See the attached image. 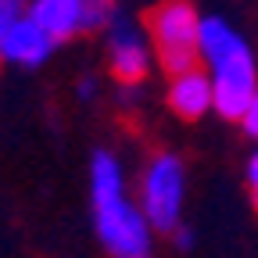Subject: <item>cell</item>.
<instances>
[{
  "label": "cell",
  "instance_id": "cell-1",
  "mask_svg": "<svg viewBox=\"0 0 258 258\" xmlns=\"http://www.w3.org/2000/svg\"><path fill=\"white\" fill-rule=\"evenodd\" d=\"M90 194H93V219L104 251L115 258H147L154 247V226L140 205L125 198V179L118 158L108 151L93 154L90 165Z\"/></svg>",
  "mask_w": 258,
  "mask_h": 258
},
{
  "label": "cell",
  "instance_id": "cell-2",
  "mask_svg": "<svg viewBox=\"0 0 258 258\" xmlns=\"http://www.w3.org/2000/svg\"><path fill=\"white\" fill-rule=\"evenodd\" d=\"M154 54L169 72H183L201 61V15L190 0H161L147 15Z\"/></svg>",
  "mask_w": 258,
  "mask_h": 258
},
{
  "label": "cell",
  "instance_id": "cell-3",
  "mask_svg": "<svg viewBox=\"0 0 258 258\" xmlns=\"http://www.w3.org/2000/svg\"><path fill=\"white\" fill-rule=\"evenodd\" d=\"M183 198H186V172L176 154H158L144 169L140 179V208L147 212L158 233H176L183 222Z\"/></svg>",
  "mask_w": 258,
  "mask_h": 258
},
{
  "label": "cell",
  "instance_id": "cell-4",
  "mask_svg": "<svg viewBox=\"0 0 258 258\" xmlns=\"http://www.w3.org/2000/svg\"><path fill=\"white\" fill-rule=\"evenodd\" d=\"M29 15L61 43L79 32L108 29V22L115 18V0H32Z\"/></svg>",
  "mask_w": 258,
  "mask_h": 258
},
{
  "label": "cell",
  "instance_id": "cell-5",
  "mask_svg": "<svg viewBox=\"0 0 258 258\" xmlns=\"http://www.w3.org/2000/svg\"><path fill=\"white\" fill-rule=\"evenodd\" d=\"M151 57H154L151 29H140L133 18L115 15L108 22V61L115 79L125 86H137L151 72Z\"/></svg>",
  "mask_w": 258,
  "mask_h": 258
},
{
  "label": "cell",
  "instance_id": "cell-6",
  "mask_svg": "<svg viewBox=\"0 0 258 258\" xmlns=\"http://www.w3.org/2000/svg\"><path fill=\"white\" fill-rule=\"evenodd\" d=\"M212 72V86H215V111L222 118H237L247 111L251 97L258 90V69H254V54H240L233 61L215 64Z\"/></svg>",
  "mask_w": 258,
  "mask_h": 258
},
{
  "label": "cell",
  "instance_id": "cell-7",
  "mask_svg": "<svg viewBox=\"0 0 258 258\" xmlns=\"http://www.w3.org/2000/svg\"><path fill=\"white\" fill-rule=\"evenodd\" d=\"M169 108L179 118H201L208 111H215V86H212V72H201L198 64H190L183 72H172L169 83Z\"/></svg>",
  "mask_w": 258,
  "mask_h": 258
},
{
  "label": "cell",
  "instance_id": "cell-8",
  "mask_svg": "<svg viewBox=\"0 0 258 258\" xmlns=\"http://www.w3.org/2000/svg\"><path fill=\"white\" fill-rule=\"evenodd\" d=\"M54 36L32 18V15H22L4 36V61L11 64H22V69H40V64L54 54Z\"/></svg>",
  "mask_w": 258,
  "mask_h": 258
},
{
  "label": "cell",
  "instance_id": "cell-9",
  "mask_svg": "<svg viewBox=\"0 0 258 258\" xmlns=\"http://www.w3.org/2000/svg\"><path fill=\"white\" fill-rule=\"evenodd\" d=\"M240 54H251L247 40L226 22V18H201V61L208 69L222 61H233Z\"/></svg>",
  "mask_w": 258,
  "mask_h": 258
},
{
  "label": "cell",
  "instance_id": "cell-10",
  "mask_svg": "<svg viewBox=\"0 0 258 258\" xmlns=\"http://www.w3.org/2000/svg\"><path fill=\"white\" fill-rule=\"evenodd\" d=\"M25 0H0V57H4V36H8V29L25 15Z\"/></svg>",
  "mask_w": 258,
  "mask_h": 258
},
{
  "label": "cell",
  "instance_id": "cell-11",
  "mask_svg": "<svg viewBox=\"0 0 258 258\" xmlns=\"http://www.w3.org/2000/svg\"><path fill=\"white\" fill-rule=\"evenodd\" d=\"M240 125H244V133H247V137H254V140H258V90H254V97H251L247 111L240 115Z\"/></svg>",
  "mask_w": 258,
  "mask_h": 258
},
{
  "label": "cell",
  "instance_id": "cell-12",
  "mask_svg": "<svg viewBox=\"0 0 258 258\" xmlns=\"http://www.w3.org/2000/svg\"><path fill=\"white\" fill-rule=\"evenodd\" d=\"M247 194H251V205L258 208V151L247 161Z\"/></svg>",
  "mask_w": 258,
  "mask_h": 258
},
{
  "label": "cell",
  "instance_id": "cell-13",
  "mask_svg": "<svg viewBox=\"0 0 258 258\" xmlns=\"http://www.w3.org/2000/svg\"><path fill=\"white\" fill-rule=\"evenodd\" d=\"M93 93H97V83L93 79H83L79 83V97H83V101H93Z\"/></svg>",
  "mask_w": 258,
  "mask_h": 258
},
{
  "label": "cell",
  "instance_id": "cell-14",
  "mask_svg": "<svg viewBox=\"0 0 258 258\" xmlns=\"http://www.w3.org/2000/svg\"><path fill=\"white\" fill-rule=\"evenodd\" d=\"M172 237H176V244H179V247H183V251H186V247H190V240H194V237H190V233H186V230H183V226H179V230H176V233H172Z\"/></svg>",
  "mask_w": 258,
  "mask_h": 258
}]
</instances>
